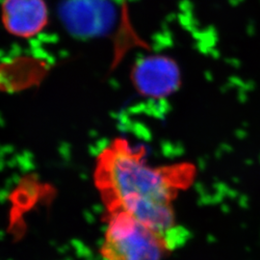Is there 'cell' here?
Wrapping results in <instances>:
<instances>
[{"mask_svg": "<svg viewBox=\"0 0 260 260\" xmlns=\"http://www.w3.org/2000/svg\"><path fill=\"white\" fill-rule=\"evenodd\" d=\"M171 245L160 233L125 212L106 213L103 260H163Z\"/></svg>", "mask_w": 260, "mask_h": 260, "instance_id": "cell-2", "label": "cell"}, {"mask_svg": "<svg viewBox=\"0 0 260 260\" xmlns=\"http://www.w3.org/2000/svg\"><path fill=\"white\" fill-rule=\"evenodd\" d=\"M2 19L6 29L13 35L32 37L47 25V4L45 0H4Z\"/></svg>", "mask_w": 260, "mask_h": 260, "instance_id": "cell-4", "label": "cell"}, {"mask_svg": "<svg viewBox=\"0 0 260 260\" xmlns=\"http://www.w3.org/2000/svg\"><path fill=\"white\" fill-rule=\"evenodd\" d=\"M131 79L137 92L143 96L164 100L179 90L181 72L172 57L149 55L134 65Z\"/></svg>", "mask_w": 260, "mask_h": 260, "instance_id": "cell-3", "label": "cell"}, {"mask_svg": "<svg viewBox=\"0 0 260 260\" xmlns=\"http://www.w3.org/2000/svg\"><path fill=\"white\" fill-rule=\"evenodd\" d=\"M145 149L121 138L113 140L95 159L93 181L106 213L125 212L160 233L176 249L187 239L173 202L193 182L195 168L182 163L154 167Z\"/></svg>", "mask_w": 260, "mask_h": 260, "instance_id": "cell-1", "label": "cell"}]
</instances>
